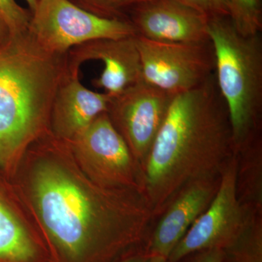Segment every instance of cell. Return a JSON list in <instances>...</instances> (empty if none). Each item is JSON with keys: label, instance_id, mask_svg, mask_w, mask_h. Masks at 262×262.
Returning <instances> with one entry per match:
<instances>
[{"label": "cell", "instance_id": "6da1fadb", "mask_svg": "<svg viewBox=\"0 0 262 262\" xmlns=\"http://www.w3.org/2000/svg\"><path fill=\"white\" fill-rule=\"evenodd\" d=\"M32 176L33 198L60 262H117L145 239L152 212L142 193L89 187L53 160Z\"/></svg>", "mask_w": 262, "mask_h": 262}, {"label": "cell", "instance_id": "7a4b0ae2", "mask_svg": "<svg viewBox=\"0 0 262 262\" xmlns=\"http://www.w3.org/2000/svg\"><path fill=\"white\" fill-rule=\"evenodd\" d=\"M233 155L227 106L215 72L174 96L144 168V196L153 216L192 181L220 177Z\"/></svg>", "mask_w": 262, "mask_h": 262}, {"label": "cell", "instance_id": "3957f363", "mask_svg": "<svg viewBox=\"0 0 262 262\" xmlns=\"http://www.w3.org/2000/svg\"><path fill=\"white\" fill-rule=\"evenodd\" d=\"M67 55L43 49L29 32L0 42V166L40 136L67 70Z\"/></svg>", "mask_w": 262, "mask_h": 262}, {"label": "cell", "instance_id": "277c9868", "mask_svg": "<svg viewBox=\"0 0 262 262\" xmlns=\"http://www.w3.org/2000/svg\"><path fill=\"white\" fill-rule=\"evenodd\" d=\"M208 34L214 51L215 81L228 111L236 154L261 136V33L242 35L230 16H222L208 19Z\"/></svg>", "mask_w": 262, "mask_h": 262}, {"label": "cell", "instance_id": "5b68a950", "mask_svg": "<svg viewBox=\"0 0 262 262\" xmlns=\"http://www.w3.org/2000/svg\"><path fill=\"white\" fill-rule=\"evenodd\" d=\"M28 32L43 49L57 55L94 39L137 35L130 21L96 16L69 0H40Z\"/></svg>", "mask_w": 262, "mask_h": 262}, {"label": "cell", "instance_id": "8992f818", "mask_svg": "<svg viewBox=\"0 0 262 262\" xmlns=\"http://www.w3.org/2000/svg\"><path fill=\"white\" fill-rule=\"evenodd\" d=\"M142 80L168 94L196 89L215 72L211 41L164 42L136 36Z\"/></svg>", "mask_w": 262, "mask_h": 262}, {"label": "cell", "instance_id": "52a82bcc", "mask_svg": "<svg viewBox=\"0 0 262 262\" xmlns=\"http://www.w3.org/2000/svg\"><path fill=\"white\" fill-rule=\"evenodd\" d=\"M237 157L233 153L221 172L218 190L211 204L174 248L169 261L179 262L203 250L223 251L237 237L255 211L244 206L237 198Z\"/></svg>", "mask_w": 262, "mask_h": 262}, {"label": "cell", "instance_id": "ba28073f", "mask_svg": "<svg viewBox=\"0 0 262 262\" xmlns=\"http://www.w3.org/2000/svg\"><path fill=\"white\" fill-rule=\"evenodd\" d=\"M110 96L106 113L144 172L174 96L142 80Z\"/></svg>", "mask_w": 262, "mask_h": 262}, {"label": "cell", "instance_id": "9c48e42d", "mask_svg": "<svg viewBox=\"0 0 262 262\" xmlns=\"http://www.w3.org/2000/svg\"><path fill=\"white\" fill-rule=\"evenodd\" d=\"M70 144L84 158L101 185L144 194V172L107 113L98 115Z\"/></svg>", "mask_w": 262, "mask_h": 262}, {"label": "cell", "instance_id": "30bf717a", "mask_svg": "<svg viewBox=\"0 0 262 262\" xmlns=\"http://www.w3.org/2000/svg\"><path fill=\"white\" fill-rule=\"evenodd\" d=\"M137 35L157 42L210 40L208 18L176 0H143L129 13Z\"/></svg>", "mask_w": 262, "mask_h": 262}, {"label": "cell", "instance_id": "8fae6325", "mask_svg": "<svg viewBox=\"0 0 262 262\" xmlns=\"http://www.w3.org/2000/svg\"><path fill=\"white\" fill-rule=\"evenodd\" d=\"M136 36L122 39H98L72 48L67 54L69 69L80 71L88 61H101L102 73L93 84L114 96L142 80Z\"/></svg>", "mask_w": 262, "mask_h": 262}, {"label": "cell", "instance_id": "7c38bea8", "mask_svg": "<svg viewBox=\"0 0 262 262\" xmlns=\"http://www.w3.org/2000/svg\"><path fill=\"white\" fill-rule=\"evenodd\" d=\"M220 176L196 179L187 183L177 193L165 208L161 218L146 242L145 250L150 256L168 258L208 207L216 194Z\"/></svg>", "mask_w": 262, "mask_h": 262}, {"label": "cell", "instance_id": "4fadbf2b", "mask_svg": "<svg viewBox=\"0 0 262 262\" xmlns=\"http://www.w3.org/2000/svg\"><path fill=\"white\" fill-rule=\"evenodd\" d=\"M80 71L68 68L57 89L51 117L52 129L58 139L70 142L95 119L106 113L110 95L84 87Z\"/></svg>", "mask_w": 262, "mask_h": 262}, {"label": "cell", "instance_id": "5bb4252c", "mask_svg": "<svg viewBox=\"0 0 262 262\" xmlns=\"http://www.w3.org/2000/svg\"><path fill=\"white\" fill-rule=\"evenodd\" d=\"M235 155L237 157V198L246 208L262 213L261 136L250 141Z\"/></svg>", "mask_w": 262, "mask_h": 262}, {"label": "cell", "instance_id": "9a60e30c", "mask_svg": "<svg viewBox=\"0 0 262 262\" xmlns=\"http://www.w3.org/2000/svg\"><path fill=\"white\" fill-rule=\"evenodd\" d=\"M39 244L0 201V262H43Z\"/></svg>", "mask_w": 262, "mask_h": 262}, {"label": "cell", "instance_id": "2e32d148", "mask_svg": "<svg viewBox=\"0 0 262 262\" xmlns=\"http://www.w3.org/2000/svg\"><path fill=\"white\" fill-rule=\"evenodd\" d=\"M223 252L224 262H262V213H251L237 237Z\"/></svg>", "mask_w": 262, "mask_h": 262}, {"label": "cell", "instance_id": "e0dca14e", "mask_svg": "<svg viewBox=\"0 0 262 262\" xmlns=\"http://www.w3.org/2000/svg\"><path fill=\"white\" fill-rule=\"evenodd\" d=\"M230 18L234 27L244 36L261 33V0H229Z\"/></svg>", "mask_w": 262, "mask_h": 262}, {"label": "cell", "instance_id": "ac0fdd59", "mask_svg": "<svg viewBox=\"0 0 262 262\" xmlns=\"http://www.w3.org/2000/svg\"><path fill=\"white\" fill-rule=\"evenodd\" d=\"M91 14L113 20H129V13L143 0H69Z\"/></svg>", "mask_w": 262, "mask_h": 262}, {"label": "cell", "instance_id": "d6986e66", "mask_svg": "<svg viewBox=\"0 0 262 262\" xmlns=\"http://www.w3.org/2000/svg\"><path fill=\"white\" fill-rule=\"evenodd\" d=\"M0 18L10 37H13L28 32L32 13L20 7L15 0H0Z\"/></svg>", "mask_w": 262, "mask_h": 262}, {"label": "cell", "instance_id": "ffe728a7", "mask_svg": "<svg viewBox=\"0 0 262 262\" xmlns=\"http://www.w3.org/2000/svg\"><path fill=\"white\" fill-rule=\"evenodd\" d=\"M204 15L208 19L230 16L229 0H176Z\"/></svg>", "mask_w": 262, "mask_h": 262}, {"label": "cell", "instance_id": "44dd1931", "mask_svg": "<svg viewBox=\"0 0 262 262\" xmlns=\"http://www.w3.org/2000/svg\"><path fill=\"white\" fill-rule=\"evenodd\" d=\"M179 262H224V252L222 250H203L186 256Z\"/></svg>", "mask_w": 262, "mask_h": 262}, {"label": "cell", "instance_id": "7402d4cb", "mask_svg": "<svg viewBox=\"0 0 262 262\" xmlns=\"http://www.w3.org/2000/svg\"><path fill=\"white\" fill-rule=\"evenodd\" d=\"M149 258L150 256L146 252V250L141 249L135 252L129 253L117 262H148Z\"/></svg>", "mask_w": 262, "mask_h": 262}, {"label": "cell", "instance_id": "603a6c76", "mask_svg": "<svg viewBox=\"0 0 262 262\" xmlns=\"http://www.w3.org/2000/svg\"><path fill=\"white\" fill-rule=\"evenodd\" d=\"M8 37H9V34H8V29L0 18V40L4 41Z\"/></svg>", "mask_w": 262, "mask_h": 262}, {"label": "cell", "instance_id": "cb8c5ba5", "mask_svg": "<svg viewBox=\"0 0 262 262\" xmlns=\"http://www.w3.org/2000/svg\"><path fill=\"white\" fill-rule=\"evenodd\" d=\"M26 1H27V4L29 5V10L32 13L34 10L36 9V8H37L38 3H39L40 0H26Z\"/></svg>", "mask_w": 262, "mask_h": 262}, {"label": "cell", "instance_id": "d4e9b609", "mask_svg": "<svg viewBox=\"0 0 262 262\" xmlns=\"http://www.w3.org/2000/svg\"><path fill=\"white\" fill-rule=\"evenodd\" d=\"M148 262H170L168 258L162 257L159 256H150L149 261Z\"/></svg>", "mask_w": 262, "mask_h": 262}, {"label": "cell", "instance_id": "484cf974", "mask_svg": "<svg viewBox=\"0 0 262 262\" xmlns=\"http://www.w3.org/2000/svg\"><path fill=\"white\" fill-rule=\"evenodd\" d=\"M3 42V41L0 40V42Z\"/></svg>", "mask_w": 262, "mask_h": 262}]
</instances>
